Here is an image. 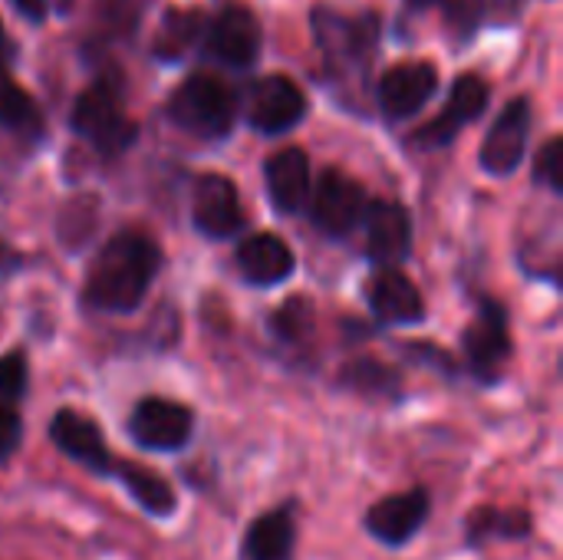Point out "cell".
I'll return each instance as SVG.
<instances>
[{
	"label": "cell",
	"mask_w": 563,
	"mask_h": 560,
	"mask_svg": "<svg viewBox=\"0 0 563 560\" xmlns=\"http://www.w3.org/2000/svg\"><path fill=\"white\" fill-rule=\"evenodd\" d=\"M366 254L379 267H396L412 251L409 211L396 201H369L366 208Z\"/></svg>",
	"instance_id": "13"
},
{
	"label": "cell",
	"mask_w": 563,
	"mask_h": 560,
	"mask_svg": "<svg viewBox=\"0 0 563 560\" xmlns=\"http://www.w3.org/2000/svg\"><path fill=\"white\" fill-rule=\"evenodd\" d=\"M234 116H238V102L231 89L208 73L188 76L168 99V119L198 139L228 135L234 125Z\"/></svg>",
	"instance_id": "2"
},
{
	"label": "cell",
	"mask_w": 563,
	"mask_h": 560,
	"mask_svg": "<svg viewBox=\"0 0 563 560\" xmlns=\"http://www.w3.org/2000/svg\"><path fill=\"white\" fill-rule=\"evenodd\" d=\"M534 178L541 185H548L551 191H558V195L563 191V142L558 135L541 149L538 165H534Z\"/></svg>",
	"instance_id": "28"
},
{
	"label": "cell",
	"mask_w": 563,
	"mask_h": 560,
	"mask_svg": "<svg viewBox=\"0 0 563 560\" xmlns=\"http://www.w3.org/2000/svg\"><path fill=\"white\" fill-rule=\"evenodd\" d=\"M353 389L360 393H369V396H383V393H396L399 383H396V373H389L386 366L373 363V360H363V363H353L346 366V376H343Z\"/></svg>",
	"instance_id": "25"
},
{
	"label": "cell",
	"mask_w": 563,
	"mask_h": 560,
	"mask_svg": "<svg viewBox=\"0 0 563 560\" xmlns=\"http://www.w3.org/2000/svg\"><path fill=\"white\" fill-rule=\"evenodd\" d=\"M158 267H162V251L148 234L132 231V228L119 231L96 254L86 287H82V297L92 310L129 314L148 294Z\"/></svg>",
	"instance_id": "1"
},
{
	"label": "cell",
	"mask_w": 563,
	"mask_h": 560,
	"mask_svg": "<svg viewBox=\"0 0 563 560\" xmlns=\"http://www.w3.org/2000/svg\"><path fill=\"white\" fill-rule=\"evenodd\" d=\"M310 327H313V310H310V300H303V297L287 300V304L277 310V317H274V330H277L284 340H294V343L303 340Z\"/></svg>",
	"instance_id": "26"
},
{
	"label": "cell",
	"mask_w": 563,
	"mask_h": 560,
	"mask_svg": "<svg viewBox=\"0 0 563 560\" xmlns=\"http://www.w3.org/2000/svg\"><path fill=\"white\" fill-rule=\"evenodd\" d=\"M20 436H23L20 413H16V409H10V406H0V465L16 452Z\"/></svg>",
	"instance_id": "29"
},
{
	"label": "cell",
	"mask_w": 563,
	"mask_h": 560,
	"mask_svg": "<svg viewBox=\"0 0 563 560\" xmlns=\"http://www.w3.org/2000/svg\"><path fill=\"white\" fill-rule=\"evenodd\" d=\"M238 264L244 281L257 284V287H274L280 281H287L297 267V257L290 251V244L277 234H254L247 241H241L238 248Z\"/></svg>",
	"instance_id": "18"
},
{
	"label": "cell",
	"mask_w": 563,
	"mask_h": 560,
	"mask_svg": "<svg viewBox=\"0 0 563 560\" xmlns=\"http://www.w3.org/2000/svg\"><path fill=\"white\" fill-rule=\"evenodd\" d=\"M531 531V521L525 512H498V508H478L468 518V538L488 541V538H525Z\"/></svg>",
	"instance_id": "23"
},
{
	"label": "cell",
	"mask_w": 563,
	"mask_h": 560,
	"mask_svg": "<svg viewBox=\"0 0 563 560\" xmlns=\"http://www.w3.org/2000/svg\"><path fill=\"white\" fill-rule=\"evenodd\" d=\"M432 7L445 13L449 30L459 33L462 40L475 33L485 13V0H409V10H432Z\"/></svg>",
	"instance_id": "24"
},
{
	"label": "cell",
	"mask_w": 563,
	"mask_h": 560,
	"mask_svg": "<svg viewBox=\"0 0 563 560\" xmlns=\"http://www.w3.org/2000/svg\"><path fill=\"white\" fill-rule=\"evenodd\" d=\"M49 439H53V446H56L63 455H69L73 462L86 465L89 472H96V475H112L115 459L109 455L99 426H96L92 419H86L82 413H76V409H59V413L53 416V422H49Z\"/></svg>",
	"instance_id": "12"
},
{
	"label": "cell",
	"mask_w": 563,
	"mask_h": 560,
	"mask_svg": "<svg viewBox=\"0 0 563 560\" xmlns=\"http://www.w3.org/2000/svg\"><path fill=\"white\" fill-rule=\"evenodd\" d=\"M264 178H267V195L274 201V208L280 215H294L307 205L310 195V158L303 149L287 145L280 152H274L264 165Z\"/></svg>",
	"instance_id": "17"
},
{
	"label": "cell",
	"mask_w": 563,
	"mask_h": 560,
	"mask_svg": "<svg viewBox=\"0 0 563 560\" xmlns=\"http://www.w3.org/2000/svg\"><path fill=\"white\" fill-rule=\"evenodd\" d=\"M0 261H3V248H0Z\"/></svg>",
	"instance_id": "32"
},
{
	"label": "cell",
	"mask_w": 563,
	"mask_h": 560,
	"mask_svg": "<svg viewBox=\"0 0 563 560\" xmlns=\"http://www.w3.org/2000/svg\"><path fill=\"white\" fill-rule=\"evenodd\" d=\"M369 310L383 323H419L426 317V304L419 287L396 267H379L366 284Z\"/></svg>",
	"instance_id": "16"
},
{
	"label": "cell",
	"mask_w": 563,
	"mask_h": 560,
	"mask_svg": "<svg viewBox=\"0 0 563 560\" xmlns=\"http://www.w3.org/2000/svg\"><path fill=\"white\" fill-rule=\"evenodd\" d=\"M73 129L106 155L129 149L135 142V132H139L135 122L129 119L125 106H122V96L106 79L82 89V96L73 106Z\"/></svg>",
	"instance_id": "3"
},
{
	"label": "cell",
	"mask_w": 563,
	"mask_h": 560,
	"mask_svg": "<svg viewBox=\"0 0 563 560\" xmlns=\"http://www.w3.org/2000/svg\"><path fill=\"white\" fill-rule=\"evenodd\" d=\"M439 89V69L426 59L396 63L379 79V106L389 119L416 116Z\"/></svg>",
	"instance_id": "10"
},
{
	"label": "cell",
	"mask_w": 563,
	"mask_h": 560,
	"mask_svg": "<svg viewBox=\"0 0 563 560\" xmlns=\"http://www.w3.org/2000/svg\"><path fill=\"white\" fill-rule=\"evenodd\" d=\"M465 356L478 380L495 383L508 360H511V333H508V314L498 300H482L472 327L465 330Z\"/></svg>",
	"instance_id": "4"
},
{
	"label": "cell",
	"mask_w": 563,
	"mask_h": 560,
	"mask_svg": "<svg viewBox=\"0 0 563 560\" xmlns=\"http://www.w3.org/2000/svg\"><path fill=\"white\" fill-rule=\"evenodd\" d=\"M112 475L125 485V492H129V495H132L145 512L162 515V518L175 512V492H172V485H168L158 472H152L148 465H139V462H119V459H115Z\"/></svg>",
	"instance_id": "20"
},
{
	"label": "cell",
	"mask_w": 563,
	"mask_h": 560,
	"mask_svg": "<svg viewBox=\"0 0 563 560\" xmlns=\"http://www.w3.org/2000/svg\"><path fill=\"white\" fill-rule=\"evenodd\" d=\"M23 389H26V356L23 353L0 356V406L16 409Z\"/></svg>",
	"instance_id": "27"
},
{
	"label": "cell",
	"mask_w": 563,
	"mask_h": 560,
	"mask_svg": "<svg viewBox=\"0 0 563 560\" xmlns=\"http://www.w3.org/2000/svg\"><path fill=\"white\" fill-rule=\"evenodd\" d=\"M429 512H432V505H429L426 488H412V492L389 495V498L376 502L366 515V528L376 541L399 548L416 538V531L426 525Z\"/></svg>",
	"instance_id": "14"
},
{
	"label": "cell",
	"mask_w": 563,
	"mask_h": 560,
	"mask_svg": "<svg viewBox=\"0 0 563 560\" xmlns=\"http://www.w3.org/2000/svg\"><path fill=\"white\" fill-rule=\"evenodd\" d=\"M10 3H13L16 13H23L33 23H40L46 17V0H10Z\"/></svg>",
	"instance_id": "30"
},
{
	"label": "cell",
	"mask_w": 563,
	"mask_h": 560,
	"mask_svg": "<svg viewBox=\"0 0 563 560\" xmlns=\"http://www.w3.org/2000/svg\"><path fill=\"white\" fill-rule=\"evenodd\" d=\"M191 218L195 228L208 238H231L244 228L241 195L231 178L208 172L191 188Z\"/></svg>",
	"instance_id": "8"
},
{
	"label": "cell",
	"mask_w": 563,
	"mask_h": 560,
	"mask_svg": "<svg viewBox=\"0 0 563 560\" xmlns=\"http://www.w3.org/2000/svg\"><path fill=\"white\" fill-rule=\"evenodd\" d=\"M528 132H531V102L515 99L501 109L495 125L485 135L482 145V168L492 175H511L528 149Z\"/></svg>",
	"instance_id": "11"
},
{
	"label": "cell",
	"mask_w": 563,
	"mask_h": 560,
	"mask_svg": "<svg viewBox=\"0 0 563 560\" xmlns=\"http://www.w3.org/2000/svg\"><path fill=\"white\" fill-rule=\"evenodd\" d=\"M195 429L191 409L162 396H148L142 399L132 416H129V436L135 439V446L142 449H155V452H178L188 446Z\"/></svg>",
	"instance_id": "5"
},
{
	"label": "cell",
	"mask_w": 563,
	"mask_h": 560,
	"mask_svg": "<svg viewBox=\"0 0 563 560\" xmlns=\"http://www.w3.org/2000/svg\"><path fill=\"white\" fill-rule=\"evenodd\" d=\"M0 36H3V23H0Z\"/></svg>",
	"instance_id": "31"
},
{
	"label": "cell",
	"mask_w": 563,
	"mask_h": 560,
	"mask_svg": "<svg viewBox=\"0 0 563 560\" xmlns=\"http://www.w3.org/2000/svg\"><path fill=\"white\" fill-rule=\"evenodd\" d=\"M297 541L294 508H277L261 515L241 545V560H290Z\"/></svg>",
	"instance_id": "19"
},
{
	"label": "cell",
	"mask_w": 563,
	"mask_h": 560,
	"mask_svg": "<svg viewBox=\"0 0 563 560\" xmlns=\"http://www.w3.org/2000/svg\"><path fill=\"white\" fill-rule=\"evenodd\" d=\"M208 53L228 66H247L261 53V23L247 7H224L208 30Z\"/></svg>",
	"instance_id": "15"
},
{
	"label": "cell",
	"mask_w": 563,
	"mask_h": 560,
	"mask_svg": "<svg viewBox=\"0 0 563 560\" xmlns=\"http://www.w3.org/2000/svg\"><path fill=\"white\" fill-rule=\"evenodd\" d=\"M201 30V13L198 10H168L158 23V33H155V56L158 59H178L191 50L195 36Z\"/></svg>",
	"instance_id": "22"
},
{
	"label": "cell",
	"mask_w": 563,
	"mask_h": 560,
	"mask_svg": "<svg viewBox=\"0 0 563 560\" xmlns=\"http://www.w3.org/2000/svg\"><path fill=\"white\" fill-rule=\"evenodd\" d=\"M307 112V96L290 76H264L251 86L247 96V119L257 132L277 135L294 129Z\"/></svg>",
	"instance_id": "7"
},
{
	"label": "cell",
	"mask_w": 563,
	"mask_h": 560,
	"mask_svg": "<svg viewBox=\"0 0 563 560\" xmlns=\"http://www.w3.org/2000/svg\"><path fill=\"white\" fill-rule=\"evenodd\" d=\"M366 208H369V198L360 182H353L340 168H327L320 175L317 191H313V224L323 234H333V238L350 234L356 224H363Z\"/></svg>",
	"instance_id": "6"
},
{
	"label": "cell",
	"mask_w": 563,
	"mask_h": 560,
	"mask_svg": "<svg viewBox=\"0 0 563 560\" xmlns=\"http://www.w3.org/2000/svg\"><path fill=\"white\" fill-rule=\"evenodd\" d=\"M0 125L23 132V135H36L40 132V109L30 99V92L0 66Z\"/></svg>",
	"instance_id": "21"
},
{
	"label": "cell",
	"mask_w": 563,
	"mask_h": 560,
	"mask_svg": "<svg viewBox=\"0 0 563 560\" xmlns=\"http://www.w3.org/2000/svg\"><path fill=\"white\" fill-rule=\"evenodd\" d=\"M488 106V83L475 73H465L455 79L452 86V96L445 102V109L416 132V145L422 149H439V145H449L468 122H475Z\"/></svg>",
	"instance_id": "9"
}]
</instances>
